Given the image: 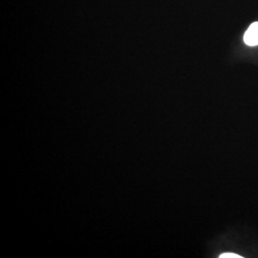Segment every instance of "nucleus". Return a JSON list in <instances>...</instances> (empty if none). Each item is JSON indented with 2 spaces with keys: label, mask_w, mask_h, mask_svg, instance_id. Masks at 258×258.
<instances>
[{
  "label": "nucleus",
  "mask_w": 258,
  "mask_h": 258,
  "mask_svg": "<svg viewBox=\"0 0 258 258\" xmlns=\"http://www.w3.org/2000/svg\"><path fill=\"white\" fill-rule=\"evenodd\" d=\"M244 41L249 46L258 45V22L252 23L246 31L244 36Z\"/></svg>",
  "instance_id": "nucleus-1"
},
{
  "label": "nucleus",
  "mask_w": 258,
  "mask_h": 258,
  "mask_svg": "<svg viewBox=\"0 0 258 258\" xmlns=\"http://www.w3.org/2000/svg\"><path fill=\"white\" fill-rule=\"evenodd\" d=\"M220 258H241V255L235 253H223L220 255Z\"/></svg>",
  "instance_id": "nucleus-2"
}]
</instances>
